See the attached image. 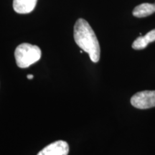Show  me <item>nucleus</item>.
Listing matches in <instances>:
<instances>
[{
  "mask_svg": "<svg viewBox=\"0 0 155 155\" xmlns=\"http://www.w3.org/2000/svg\"><path fill=\"white\" fill-rule=\"evenodd\" d=\"M27 78H28V79H32L34 78V75H31V74H29L27 75Z\"/></svg>",
  "mask_w": 155,
  "mask_h": 155,
  "instance_id": "nucleus-8",
  "label": "nucleus"
},
{
  "mask_svg": "<svg viewBox=\"0 0 155 155\" xmlns=\"http://www.w3.org/2000/svg\"><path fill=\"white\" fill-rule=\"evenodd\" d=\"M41 55V50L38 46L29 43L20 44L15 51V61L20 68H26L35 63L40 59Z\"/></svg>",
  "mask_w": 155,
  "mask_h": 155,
  "instance_id": "nucleus-2",
  "label": "nucleus"
},
{
  "mask_svg": "<svg viewBox=\"0 0 155 155\" xmlns=\"http://www.w3.org/2000/svg\"><path fill=\"white\" fill-rule=\"evenodd\" d=\"M73 36L77 45L88 54L92 62L98 63L101 53L99 42L94 31L86 19L80 18L76 21Z\"/></svg>",
  "mask_w": 155,
  "mask_h": 155,
  "instance_id": "nucleus-1",
  "label": "nucleus"
},
{
  "mask_svg": "<svg viewBox=\"0 0 155 155\" xmlns=\"http://www.w3.org/2000/svg\"><path fill=\"white\" fill-rule=\"evenodd\" d=\"M68 144L65 141L59 140L48 145L37 155H68Z\"/></svg>",
  "mask_w": 155,
  "mask_h": 155,
  "instance_id": "nucleus-4",
  "label": "nucleus"
},
{
  "mask_svg": "<svg viewBox=\"0 0 155 155\" xmlns=\"http://www.w3.org/2000/svg\"><path fill=\"white\" fill-rule=\"evenodd\" d=\"M155 12V4L143 3L135 7L133 10V15L136 17H146Z\"/></svg>",
  "mask_w": 155,
  "mask_h": 155,
  "instance_id": "nucleus-7",
  "label": "nucleus"
},
{
  "mask_svg": "<svg viewBox=\"0 0 155 155\" xmlns=\"http://www.w3.org/2000/svg\"><path fill=\"white\" fill-rule=\"evenodd\" d=\"M131 104L139 109L155 107V91H144L137 93L131 97Z\"/></svg>",
  "mask_w": 155,
  "mask_h": 155,
  "instance_id": "nucleus-3",
  "label": "nucleus"
},
{
  "mask_svg": "<svg viewBox=\"0 0 155 155\" xmlns=\"http://www.w3.org/2000/svg\"><path fill=\"white\" fill-rule=\"evenodd\" d=\"M38 0H13V8L19 14H28L34 10Z\"/></svg>",
  "mask_w": 155,
  "mask_h": 155,
  "instance_id": "nucleus-5",
  "label": "nucleus"
},
{
  "mask_svg": "<svg viewBox=\"0 0 155 155\" xmlns=\"http://www.w3.org/2000/svg\"><path fill=\"white\" fill-rule=\"evenodd\" d=\"M155 41V29L147 32L146 35L141 36L134 41L132 48L134 50H142L151 42Z\"/></svg>",
  "mask_w": 155,
  "mask_h": 155,
  "instance_id": "nucleus-6",
  "label": "nucleus"
},
{
  "mask_svg": "<svg viewBox=\"0 0 155 155\" xmlns=\"http://www.w3.org/2000/svg\"><path fill=\"white\" fill-rule=\"evenodd\" d=\"M154 4H155V3H154Z\"/></svg>",
  "mask_w": 155,
  "mask_h": 155,
  "instance_id": "nucleus-9",
  "label": "nucleus"
}]
</instances>
